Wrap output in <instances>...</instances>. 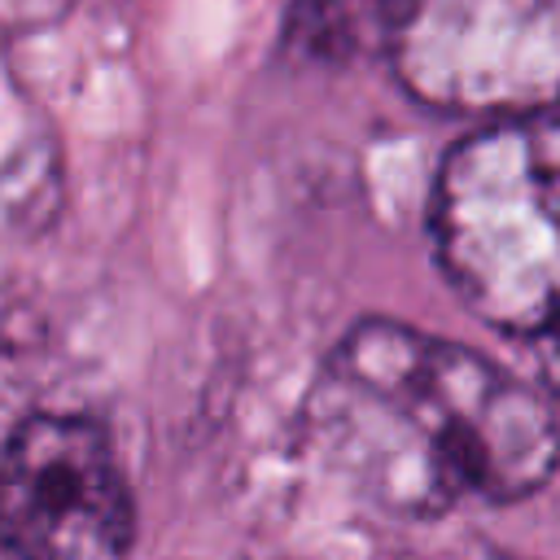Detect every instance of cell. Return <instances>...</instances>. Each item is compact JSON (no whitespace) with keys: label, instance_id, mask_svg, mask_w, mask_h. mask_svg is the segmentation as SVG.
<instances>
[{"label":"cell","instance_id":"cell-3","mask_svg":"<svg viewBox=\"0 0 560 560\" xmlns=\"http://www.w3.org/2000/svg\"><path fill=\"white\" fill-rule=\"evenodd\" d=\"M389 57L433 109L542 118L560 105V0H416Z\"/></svg>","mask_w":560,"mask_h":560},{"label":"cell","instance_id":"cell-5","mask_svg":"<svg viewBox=\"0 0 560 560\" xmlns=\"http://www.w3.org/2000/svg\"><path fill=\"white\" fill-rule=\"evenodd\" d=\"M416 0H293L289 39L324 61L394 52Z\"/></svg>","mask_w":560,"mask_h":560},{"label":"cell","instance_id":"cell-1","mask_svg":"<svg viewBox=\"0 0 560 560\" xmlns=\"http://www.w3.org/2000/svg\"><path fill=\"white\" fill-rule=\"evenodd\" d=\"M302 433L359 499L411 521L525 499L560 464V420L538 389L394 319H359L328 350Z\"/></svg>","mask_w":560,"mask_h":560},{"label":"cell","instance_id":"cell-2","mask_svg":"<svg viewBox=\"0 0 560 560\" xmlns=\"http://www.w3.org/2000/svg\"><path fill=\"white\" fill-rule=\"evenodd\" d=\"M433 249L494 332L521 341L560 398V114L490 122L433 184Z\"/></svg>","mask_w":560,"mask_h":560},{"label":"cell","instance_id":"cell-4","mask_svg":"<svg viewBox=\"0 0 560 560\" xmlns=\"http://www.w3.org/2000/svg\"><path fill=\"white\" fill-rule=\"evenodd\" d=\"M136 503L88 416H26L0 451V560H131Z\"/></svg>","mask_w":560,"mask_h":560}]
</instances>
